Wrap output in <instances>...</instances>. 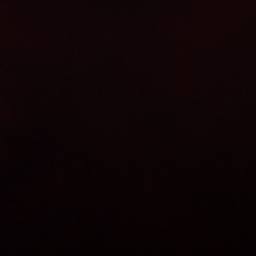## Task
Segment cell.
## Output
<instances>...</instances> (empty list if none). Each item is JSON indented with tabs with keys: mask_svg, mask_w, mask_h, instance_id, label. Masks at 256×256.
Wrapping results in <instances>:
<instances>
[]
</instances>
